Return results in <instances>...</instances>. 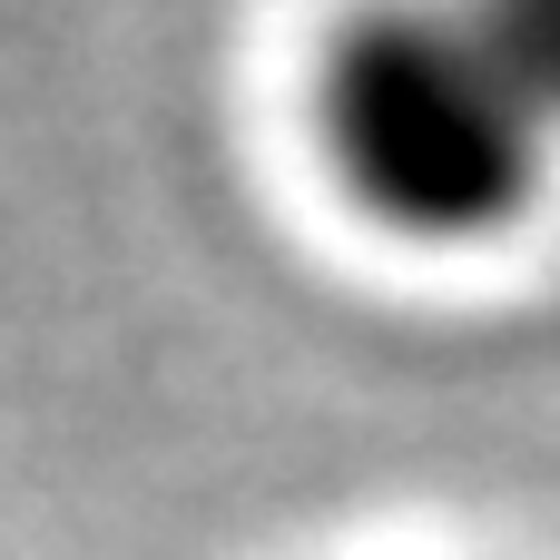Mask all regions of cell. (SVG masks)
I'll return each mask as SVG.
<instances>
[{
  "mask_svg": "<svg viewBox=\"0 0 560 560\" xmlns=\"http://www.w3.org/2000/svg\"><path fill=\"white\" fill-rule=\"evenodd\" d=\"M482 20L512 39V59L541 79V98L560 108V0H482Z\"/></svg>",
  "mask_w": 560,
  "mask_h": 560,
  "instance_id": "7a4b0ae2",
  "label": "cell"
},
{
  "mask_svg": "<svg viewBox=\"0 0 560 560\" xmlns=\"http://www.w3.org/2000/svg\"><path fill=\"white\" fill-rule=\"evenodd\" d=\"M315 138L374 226L413 246H482L551 187L560 108L482 0H364L325 39Z\"/></svg>",
  "mask_w": 560,
  "mask_h": 560,
  "instance_id": "6da1fadb",
  "label": "cell"
}]
</instances>
